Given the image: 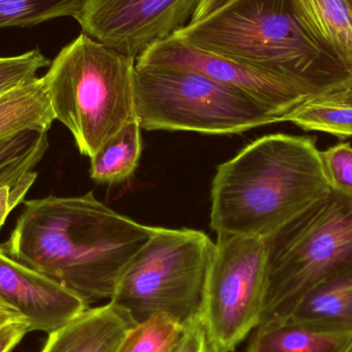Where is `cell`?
<instances>
[{
	"instance_id": "cell-1",
	"label": "cell",
	"mask_w": 352,
	"mask_h": 352,
	"mask_svg": "<svg viewBox=\"0 0 352 352\" xmlns=\"http://www.w3.org/2000/svg\"><path fill=\"white\" fill-rule=\"evenodd\" d=\"M152 226L116 212L92 192L47 196L24 209L0 250L90 304L111 300Z\"/></svg>"
},
{
	"instance_id": "cell-2",
	"label": "cell",
	"mask_w": 352,
	"mask_h": 352,
	"mask_svg": "<svg viewBox=\"0 0 352 352\" xmlns=\"http://www.w3.org/2000/svg\"><path fill=\"white\" fill-rule=\"evenodd\" d=\"M331 192L316 138L269 134L217 167L210 226L264 239Z\"/></svg>"
},
{
	"instance_id": "cell-3",
	"label": "cell",
	"mask_w": 352,
	"mask_h": 352,
	"mask_svg": "<svg viewBox=\"0 0 352 352\" xmlns=\"http://www.w3.org/2000/svg\"><path fill=\"white\" fill-rule=\"evenodd\" d=\"M175 35L204 51L324 91L352 78L304 30L289 0H230Z\"/></svg>"
},
{
	"instance_id": "cell-4",
	"label": "cell",
	"mask_w": 352,
	"mask_h": 352,
	"mask_svg": "<svg viewBox=\"0 0 352 352\" xmlns=\"http://www.w3.org/2000/svg\"><path fill=\"white\" fill-rule=\"evenodd\" d=\"M136 59L80 33L59 52L43 76L55 120L92 158L113 136L138 121Z\"/></svg>"
},
{
	"instance_id": "cell-5",
	"label": "cell",
	"mask_w": 352,
	"mask_h": 352,
	"mask_svg": "<svg viewBox=\"0 0 352 352\" xmlns=\"http://www.w3.org/2000/svg\"><path fill=\"white\" fill-rule=\"evenodd\" d=\"M263 240L266 287L260 324L291 318L318 285L352 264V198L332 190Z\"/></svg>"
},
{
	"instance_id": "cell-6",
	"label": "cell",
	"mask_w": 352,
	"mask_h": 352,
	"mask_svg": "<svg viewBox=\"0 0 352 352\" xmlns=\"http://www.w3.org/2000/svg\"><path fill=\"white\" fill-rule=\"evenodd\" d=\"M215 243L202 231L154 227L124 270L109 301L136 324L166 314L186 326L198 318Z\"/></svg>"
},
{
	"instance_id": "cell-7",
	"label": "cell",
	"mask_w": 352,
	"mask_h": 352,
	"mask_svg": "<svg viewBox=\"0 0 352 352\" xmlns=\"http://www.w3.org/2000/svg\"><path fill=\"white\" fill-rule=\"evenodd\" d=\"M136 116L148 131L223 135L281 123L250 95L190 70L136 66Z\"/></svg>"
},
{
	"instance_id": "cell-8",
	"label": "cell",
	"mask_w": 352,
	"mask_h": 352,
	"mask_svg": "<svg viewBox=\"0 0 352 352\" xmlns=\"http://www.w3.org/2000/svg\"><path fill=\"white\" fill-rule=\"evenodd\" d=\"M265 287L264 240L217 234L198 316L215 352H233L260 326Z\"/></svg>"
},
{
	"instance_id": "cell-9",
	"label": "cell",
	"mask_w": 352,
	"mask_h": 352,
	"mask_svg": "<svg viewBox=\"0 0 352 352\" xmlns=\"http://www.w3.org/2000/svg\"><path fill=\"white\" fill-rule=\"evenodd\" d=\"M136 66L180 68L202 74L250 95L280 117L281 122L307 99L326 92L303 80L199 49L175 34L151 45L136 59Z\"/></svg>"
},
{
	"instance_id": "cell-10",
	"label": "cell",
	"mask_w": 352,
	"mask_h": 352,
	"mask_svg": "<svg viewBox=\"0 0 352 352\" xmlns=\"http://www.w3.org/2000/svg\"><path fill=\"white\" fill-rule=\"evenodd\" d=\"M200 0H85L74 16L82 33L138 59L192 20Z\"/></svg>"
},
{
	"instance_id": "cell-11",
	"label": "cell",
	"mask_w": 352,
	"mask_h": 352,
	"mask_svg": "<svg viewBox=\"0 0 352 352\" xmlns=\"http://www.w3.org/2000/svg\"><path fill=\"white\" fill-rule=\"evenodd\" d=\"M0 302L16 309L29 331L50 333L90 307L84 300L0 250Z\"/></svg>"
},
{
	"instance_id": "cell-12",
	"label": "cell",
	"mask_w": 352,
	"mask_h": 352,
	"mask_svg": "<svg viewBox=\"0 0 352 352\" xmlns=\"http://www.w3.org/2000/svg\"><path fill=\"white\" fill-rule=\"evenodd\" d=\"M135 324L126 310L109 301L105 305L87 308L50 333L41 352H117Z\"/></svg>"
},
{
	"instance_id": "cell-13",
	"label": "cell",
	"mask_w": 352,
	"mask_h": 352,
	"mask_svg": "<svg viewBox=\"0 0 352 352\" xmlns=\"http://www.w3.org/2000/svg\"><path fill=\"white\" fill-rule=\"evenodd\" d=\"M351 334L352 329L287 318L254 329L244 352H342Z\"/></svg>"
},
{
	"instance_id": "cell-14",
	"label": "cell",
	"mask_w": 352,
	"mask_h": 352,
	"mask_svg": "<svg viewBox=\"0 0 352 352\" xmlns=\"http://www.w3.org/2000/svg\"><path fill=\"white\" fill-rule=\"evenodd\" d=\"M304 30L352 76V10L349 0H289Z\"/></svg>"
},
{
	"instance_id": "cell-15",
	"label": "cell",
	"mask_w": 352,
	"mask_h": 352,
	"mask_svg": "<svg viewBox=\"0 0 352 352\" xmlns=\"http://www.w3.org/2000/svg\"><path fill=\"white\" fill-rule=\"evenodd\" d=\"M349 82L307 99L287 113L283 122H289L304 131L322 132L339 140L352 138V88Z\"/></svg>"
},
{
	"instance_id": "cell-16",
	"label": "cell",
	"mask_w": 352,
	"mask_h": 352,
	"mask_svg": "<svg viewBox=\"0 0 352 352\" xmlns=\"http://www.w3.org/2000/svg\"><path fill=\"white\" fill-rule=\"evenodd\" d=\"M289 318L352 329V264L318 285Z\"/></svg>"
},
{
	"instance_id": "cell-17",
	"label": "cell",
	"mask_w": 352,
	"mask_h": 352,
	"mask_svg": "<svg viewBox=\"0 0 352 352\" xmlns=\"http://www.w3.org/2000/svg\"><path fill=\"white\" fill-rule=\"evenodd\" d=\"M54 121L43 78L0 96V140L27 129L49 132Z\"/></svg>"
},
{
	"instance_id": "cell-18",
	"label": "cell",
	"mask_w": 352,
	"mask_h": 352,
	"mask_svg": "<svg viewBox=\"0 0 352 352\" xmlns=\"http://www.w3.org/2000/svg\"><path fill=\"white\" fill-rule=\"evenodd\" d=\"M138 121L120 130L91 159V178L100 184H118L131 177L142 156Z\"/></svg>"
},
{
	"instance_id": "cell-19",
	"label": "cell",
	"mask_w": 352,
	"mask_h": 352,
	"mask_svg": "<svg viewBox=\"0 0 352 352\" xmlns=\"http://www.w3.org/2000/svg\"><path fill=\"white\" fill-rule=\"evenodd\" d=\"M47 132L27 129L0 140V186H14L34 175L49 148Z\"/></svg>"
},
{
	"instance_id": "cell-20",
	"label": "cell",
	"mask_w": 352,
	"mask_h": 352,
	"mask_svg": "<svg viewBox=\"0 0 352 352\" xmlns=\"http://www.w3.org/2000/svg\"><path fill=\"white\" fill-rule=\"evenodd\" d=\"M186 326L166 314H156L136 324L117 352H173Z\"/></svg>"
},
{
	"instance_id": "cell-21",
	"label": "cell",
	"mask_w": 352,
	"mask_h": 352,
	"mask_svg": "<svg viewBox=\"0 0 352 352\" xmlns=\"http://www.w3.org/2000/svg\"><path fill=\"white\" fill-rule=\"evenodd\" d=\"M85 0H0V28L30 27L53 19L74 16Z\"/></svg>"
},
{
	"instance_id": "cell-22",
	"label": "cell",
	"mask_w": 352,
	"mask_h": 352,
	"mask_svg": "<svg viewBox=\"0 0 352 352\" xmlns=\"http://www.w3.org/2000/svg\"><path fill=\"white\" fill-rule=\"evenodd\" d=\"M51 61L38 49L12 57H0V96L37 78Z\"/></svg>"
},
{
	"instance_id": "cell-23",
	"label": "cell",
	"mask_w": 352,
	"mask_h": 352,
	"mask_svg": "<svg viewBox=\"0 0 352 352\" xmlns=\"http://www.w3.org/2000/svg\"><path fill=\"white\" fill-rule=\"evenodd\" d=\"M322 167L333 190L352 198V146L343 142L320 151Z\"/></svg>"
},
{
	"instance_id": "cell-24",
	"label": "cell",
	"mask_w": 352,
	"mask_h": 352,
	"mask_svg": "<svg viewBox=\"0 0 352 352\" xmlns=\"http://www.w3.org/2000/svg\"><path fill=\"white\" fill-rule=\"evenodd\" d=\"M36 177L37 173H35L20 184L0 186V228L6 223L10 211L24 201Z\"/></svg>"
},
{
	"instance_id": "cell-25",
	"label": "cell",
	"mask_w": 352,
	"mask_h": 352,
	"mask_svg": "<svg viewBox=\"0 0 352 352\" xmlns=\"http://www.w3.org/2000/svg\"><path fill=\"white\" fill-rule=\"evenodd\" d=\"M173 352H215L199 318L186 324L184 336Z\"/></svg>"
},
{
	"instance_id": "cell-26",
	"label": "cell",
	"mask_w": 352,
	"mask_h": 352,
	"mask_svg": "<svg viewBox=\"0 0 352 352\" xmlns=\"http://www.w3.org/2000/svg\"><path fill=\"white\" fill-rule=\"evenodd\" d=\"M29 331L26 322H16L0 328V352H12Z\"/></svg>"
},
{
	"instance_id": "cell-27",
	"label": "cell",
	"mask_w": 352,
	"mask_h": 352,
	"mask_svg": "<svg viewBox=\"0 0 352 352\" xmlns=\"http://www.w3.org/2000/svg\"><path fill=\"white\" fill-rule=\"evenodd\" d=\"M16 322H26L14 308L0 302V328Z\"/></svg>"
},
{
	"instance_id": "cell-28",
	"label": "cell",
	"mask_w": 352,
	"mask_h": 352,
	"mask_svg": "<svg viewBox=\"0 0 352 352\" xmlns=\"http://www.w3.org/2000/svg\"><path fill=\"white\" fill-rule=\"evenodd\" d=\"M342 352H352V334L351 338H349V342L345 345L344 349Z\"/></svg>"
},
{
	"instance_id": "cell-29",
	"label": "cell",
	"mask_w": 352,
	"mask_h": 352,
	"mask_svg": "<svg viewBox=\"0 0 352 352\" xmlns=\"http://www.w3.org/2000/svg\"><path fill=\"white\" fill-rule=\"evenodd\" d=\"M349 4H351V8L352 10V0H349Z\"/></svg>"
},
{
	"instance_id": "cell-30",
	"label": "cell",
	"mask_w": 352,
	"mask_h": 352,
	"mask_svg": "<svg viewBox=\"0 0 352 352\" xmlns=\"http://www.w3.org/2000/svg\"><path fill=\"white\" fill-rule=\"evenodd\" d=\"M349 86H351V88H352V78H351V82H349Z\"/></svg>"
}]
</instances>
